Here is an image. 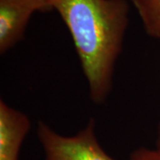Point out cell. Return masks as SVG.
<instances>
[{
	"label": "cell",
	"mask_w": 160,
	"mask_h": 160,
	"mask_svg": "<svg viewBox=\"0 0 160 160\" xmlns=\"http://www.w3.org/2000/svg\"><path fill=\"white\" fill-rule=\"evenodd\" d=\"M74 43L90 99L102 104L112 89L116 62L129 22L128 0H51Z\"/></svg>",
	"instance_id": "obj_1"
},
{
	"label": "cell",
	"mask_w": 160,
	"mask_h": 160,
	"mask_svg": "<svg viewBox=\"0 0 160 160\" xmlns=\"http://www.w3.org/2000/svg\"><path fill=\"white\" fill-rule=\"evenodd\" d=\"M37 134L44 151V160H115L102 148L95 134V121L72 136H64L38 121Z\"/></svg>",
	"instance_id": "obj_2"
},
{
	"label": "cell",
	"mask_w": 160,
	"mask_h": 160,
	"mask_svg": "<svg viewBox=\"0 0 160 160\" xmlns=\"http://www.w3.org/2000/svg\"><path fill=\"white\" fill-rule=\"evenodd\" d=\"M52 10L51 0H0V53L23 39L33 13Z\"/></svg>",
	"instance_id": "obj_3"
},
{
	"label": "cell",
	"mask_w": 160,
	"mask_h": 160,
	"mask_svg": "<svg viewBox=\"0 0 160 160\" xmlns=\"http://www.w3.org/2000/svg\"><path fill=\"white\" fill-rule=\"evenodd\" d=\"M30 126L27 115L0 101V160H19L22 144Z\"/></svg>",
	"instance_id": "obj_4"
},
{
	"label": "cell",
	"mask_w": 160,
	"mask_h": 160,
	"mask_svg": "<svg viewBox=\"0 0 160 160\" xmlns=\"http://www.w3.org/2000/svg\"><path fill=\"white\" fill-rule=\"evenodd\" d=\"M142 20L146 34L160 38V0H131Z\"/></svg>",
	"instance_id": "obj_5"
},
{
	"label": "cell",
	"mask_w": 160,
	"mask_h": 160,
	"mask_svg": "<svg viewBox=\"0 0 160 160\" xmlns=\"http://www.w3.org/2000/svg\"><path fill=\"white\" fill-rule=\"evenodd\" d=\"M130 160H160V150L140 148L132 153Z\"/></svg>",
	"instance_id": "obj_6"
},
{
	"label": "cell",
	"mask_w": 160,
	"mask_h": 160,
	"mask_svg": "<svg viewBox=\"0 0 160 160\" xmlns=\"http://www.w3.org/2000/svg\"><path fill=\"white\" fill-rule=\"evenodd\" d=\"M157 149L160 150V124L158 129V140H157Z\"/></svg>",
	"instance_id": "obj_7"
}]
</instances>
